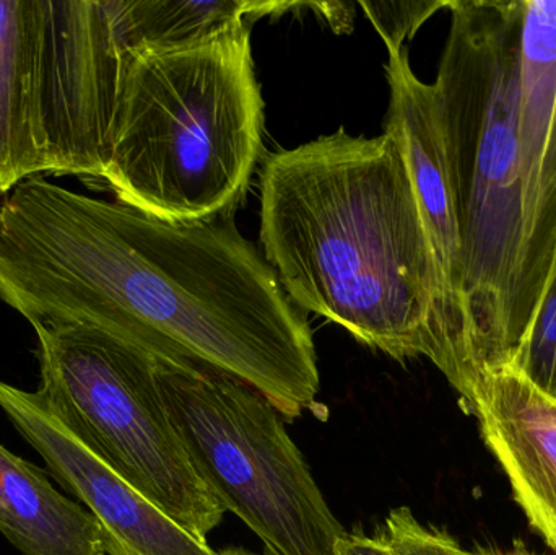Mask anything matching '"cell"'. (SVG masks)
Wrapping results in <instances>:
<instances>
[{"mask_svg":"<svg viewBox=\"0 0 556 555\" xmlns=\"http://www.w3.org/2000/svg\"><path fill=\"white\" fill-rule=\"evenodd\" d=\"M0 300L31 326L159 339L250 384L285 419L326 417L306 318L231 215L169 224L26 179L0 204Z\"/></svg>","mask_w":556,"mask_h":555,"instance_id":"6da1fadb","label":"cell"},{"mask_svg":"<svg viewBox=\"0 0 556 555\" xmlns=\"http://www.w3.org/2000/svg\"><path fill=\"white\" fill-rule=\"evenodd\" d=\"M260 188L264 257L293 305L395 361L428 357L437 282L397 139L340 127L267 153Z\"/></svg>","mask_w":556,"mask_h":555,"instance_id":"7a4b0ae2","label":"cell"},{"mask_svg":"<svg viewBox=\"0 0 556 555\" xmlns=\"http://www.w3.org/2000/svg\"><path fill=\"white\" fill-rule=\"evenodd\" d=\"M447 10L433 88L463 238L466 398L485 371L511 364L534 316L518 136L525 0H450Z\"/></svg>","mask_w":556,"mask_h":555,"instance_id":"3957f363","label":"cell"},{"mask_svg":"<svg viewBox=\"0 0 556 555\" xmlns=\"http://www.w3.org/2000/svg\"><path fill=\"white\" fill-rule=\"evenodd\" d=\"M250 23L178 48L127 52L103 179L169 224L230 217L263 155Z\"/></svg>","mask_w":556,"mask_h":555,"instance_id":"277c9868","label":"cell"},{"mask_svg":"<svg viewBox=\"0 0 556 555\" xmlns=\"http://www.w3.org/2000/svg\"><path fill=\"white\" fill-rule=\"evenodd\" d=\"M33 329L41 368L36 401L166 517L207 543L225 510L195 472L166 409L162 341L84 325Z\"/></svg>","mask_w":556,"mask_h":555,"instance_id":"5b68a950","label":"cell"},{"mask_svg":"<svg viewBox=\"0 0 556 555\" xmlns=\"http://www.w3.org/2000/svg\"><path fill=\"white\" fill-rule=\"evenodd\" d=\"M159 380L195 472L267 555H332L345 534L281 414L244 381L159 342Z\"/></svg>","mask_w":556,"mask_h":555,"instance_id":"8992f818","label":"cell"},{"mask_svg":"<svg viewBox=\"0 0 556 555\" xmlns=\"http://www.w3.org/2000/svg\"><path fill=\"white\" fill-rule=\"evenodd\" d=\"M127 52L114 0H38L36 121L51 175L103 179Z\"/></svg>","mask_w":556,"mask_h":555,"instance_id":"52a82bcc","label":"cell"},{"mask_svg":"<svg viewBox=\"0 0 556 555\" xmlns=\"http://www.w3.org/2000/svg\"><path fill=\"white\" fill-rule=\"evenodd\" d=\"M386 77L391 98L384 130L397 139L404 153L433 260L437 297L427 358L460 393L466 371L463 238L438 123L434 88L412 71L407 48L389 54Z\"/></svg>","mask_w":556,"mask_h":555,"instance_id":"ba28073f","label":"cell"},{"mask_svg":"<svg viewBox=\"0 0 556 555\" xmlns=\"http://www.w3.org/2000/svg\"><path fill=\"white\" fill-rule=\"evenodd\" d=\"M0 407L48 465L54 481L100 524L110 555H217L64 429L35 394L0 381Z\"/></svg>","mask_w":556,"mask_h":555,"instance_id":"9c48e42d","label":"cell"},{"mask_svg":"<svg viewBox=\"0 0 556 555\" xmlns=\"http://www.w3.org/2000/svg\"><path fill=\"white\" fill-rule=\"evenodd\" d=\"M526 283L538 308L556 248V0H525L518 75Z\"/></svg>","mask_w":556,"mask_h":555,"instance_id":"30bf717a","label":"cell"},{"mask_svg":"<svg viewBox=\"0 0 556 555\" xmlns=\"http://www.w3.org/2000/svg\"><path fill=\"white\" fill-rule=\"evenodd\" d=\"M464 401L529 524L556 553V401L508 365L477 378Z\"/></svg>","mask_w":556,"mask_h":555,"instance_id":"8fae6325","label":"cell"},{"mask_svg":"<svg viewBox=\"0 0 556 555\" xmlns=\"http://www.w3.org/2000/svg\"><path fill=\"white\" fill-rule=\"evenodd\" d=\"M0 533L22 555H106L97 518L0 445Z\"/></svg>","mask_w":556,"mask_h":555,"instance_id":"7c38bea8","label":"cell"},{"mask_svg":"<svg viewBox=\"0 0 556 555\" xmlns=\"http://www.w3.org/2000/svg\"><path fill=\"white\" fill-rule=\"evenodd\" d=\"M38 0H0V195L49 173L36 121Z\"/></svg>","mask_w":556,"mask_h":555,"instance_id":"4fadbf2b","label":"cell"},{"mask_svg":"<svg viewBox=\"0 0 556 555\" xmlns=\"http://www.w3.org/2000/svg\"><path fill=\"white\" fill-rule=\"evenodd\" d=\"M309 2H257V0H114L121 35L127 49L178 48L204 41L235 26Z\"/></svg>","mask_w":556,"mask_h":555,"instance_id":"5bb4252c","label":"cell"},{"mask_svg":"<svg viewBox=\"0 0 556 555\" xmlns=\"http://www.w3.org/2000/svg\"><path fill=\"white\" fill-rule=\"evenodd\" d=\"M508 367L556 401V248L538 308Z\"/></svg>","mask_w":556,"mask_h":555,"instance_id":"9a60e30c","label":"cell"},{"mask_svg":"<svg viewBox=\"0 0 556 555\" xmlns=\"http://www.w3.org/2000/svg\"><path fill=\"white\" fill-rule=\"evenodd\" d=\"M366 18L384 39L389 54L402 51L418 29L450 0H412V2H358Z\"/></svg>","mask_w":556,"mask_h":555,"instance_id":"2e32d148","label":"cell"},{"mask_svg":"<svg viewBox=\"0 0 556 555\" xmlns=\"http://www.w3.org/2000/svg\"><path fill=\"white\" fill-rule=\"evenodd\" d=\"M332 555H395L381 533L378 537H365V534H343Z\"/></svg>","mask_w":556,"mask_h":555,"instance_id":"e0dca14e","label":"cell"},{"mask_svg":"<svg viewBox=\"0 0 556 555\" xmlns=\"http://www.w3.org/2000/svg\"><path fill=\"white\" fill-rule=\"evenodd\" d=\"M463 547L447 533H430L412 543L402 555H464Z\"/></svg>","mask_w":556,"mask_h":555,"instance_id":"ac0fdd59","label":"cell"},{"mask_svg":"<svg viewBox=\"0 0 556 555\" xmlns=\"http://www.w3.org/2000/svg\"><path fill=\"white\" fill-rule=\"evenodd\" d=\"M464 555H538L529 553L525 547L518 546L513 551H508V553H502V551H493V550H479V551H464Z\"/></svg>","mask_w":556,"mask_h":555,"instance_id":"d6986e66","label":"cell"},{"mask_svg":"<svg viewBox=\"0 0 556 555\" xmlns=\"http://www.w3.org/2000/svg\"><path fill=\"white\" fill-rule=\"evenodd\" d=\"M217 555H254V554L248 553V551H244V550H238V547H231V550L222 551V553H217Z\"/></svg>","mask_w":556,"mask_h":555,"instance_id":"ffe728a7","label":"cell"}]
</instances>
